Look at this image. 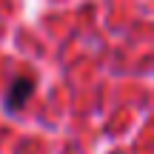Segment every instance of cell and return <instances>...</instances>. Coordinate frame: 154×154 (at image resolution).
I'll list each match as a JSON object with an SVG mask.
<instances>
[{"instance_id":"obj_1","label":"cell","mask_w":154,"mask_h":154,"mask_svg":"<svg viewBox=\"0 0 154 154\" xmlns=\"http://www.w3.org/2000/svg\"><path fill=\"white\" fill-rule=\"evenodd\" d=\"M34 91V80L32 77H14V80L9 83V91H6V111H20L23 106H26V100L32 97Z\"/></svg>"}]
</instances>
